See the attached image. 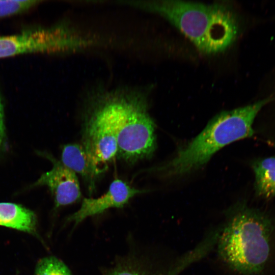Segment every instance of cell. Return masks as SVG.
I'll use <instances>...</instances> for the list:
<instances>
[{"label":"cell","mask_w":275,"mask_h":275,"mask_svg":"<svg viewBox=\"0 0 275 275\" xmlns=\"http://www.w3.org/2000/svg\"><path fill=\"white\" fill-rule=\"evenodd\" d=\"M127 3L163 17L205 54H214L225 50L233 43L237 36L235 16L224 4H205L180 0Z\"/></svg>","instance_id":"obj_1"},{"label":"cell","mask_w":275,"mask_h":275,"mask_svg":"<svg viewBox=\"0 0 275 275\" xmlns=\"http://www.w3.org/2000/svg\"><path fill=\"white\" fill-rule=\"evenodd\" d=\"M272 100L269 97L216 115L198 136L179 150L172 159L156 168L155 172L166 177L189 173L206 164L224 146L252 136L256 116Z\"/></svg>","instance_id":"obj_2"},{"label":"cell","mask_w":275,"mask_h":275,"mask_svg":"<svg viewBox=\"0 0 275 275\" xmlns=\"http://www.w3.org/2000/svg\"><path fill=\"white\" fill-rule=\"evenodd\" d=\"M270 228L260 212L244 207L232 210L219 230L215 245L220 259L240 274L259 273L269 256Z\"/></svg>","instance_id":"obj_3"},{"label":"cell","mask_w":275,"mask_h":275,"mask_svg":"<svg viewBox=\"0 0 275 275\" xmlns=\"http://www.w3.org/2000/svg\"><path fill=\"white\" fill-rule=\"evenodd\" d=\"M117 120V156L127 163L151 158L156 148L155 124L147 97L134 89L113 91Z\"/></svg>","instance_id":"obj_4"},{"label":"cell","mask_w":275,"mask_h":275,"mask_svg":"<svg viewBox=\"0 0 275 275\" xmlns=\"http://www.w3.org/2000/svg\"><path fill=\"white\" fill-rule=\"evenodd\" d=\"M117 129L113 91L101 90L90 95L83 113L81 145L102 172L117 156Z\"/></svg>","instance_id":"obj_5"},{"label":"cell","mask_w":275,"mask_h":275,"mask_svg":"<svg viewBox=\"0 0 275 275\" xmlns=\"http://www.w3.org/2000/svg\"><path fill=\"white\" fill-rule=\"evenodd\" d=\"M66 26L0 36V58L23 53L74 50L93 44Z\"/></svg>","instance_id":"obj_6"},{"label":"cell","mask_w":275,"mask_h":275,"mask_svg":"<svg viewBox=\"0 0 275 275\" xmlns=\"http://www.w3.org/2000/svg\"><path fill=\"white\" fill-rule=\"evenodd\" d=\"M145 190L136 189L126 182L116 179L109 185L106 192L96 198H84L79 208L70 215L67 221L76 226L89 216L103 213L111 208H122L136 195Z\"/></svg>","instance_id":"obj_7"},{"label":"cell","mask_w":275,"mask_h":275,"mask_svg":"<svg viewBox=\"0 0 275 275\" xmlns=\"http://www.w3.org/2000/svg\"><path fill=\"white\" fill-rule=\"evenodd\" d=\"M53 166L43 174L36 185L48 187L54 198L56 208L67 206L79 201L81 194L76 174L61 161L50 157Z\"/></svg>","instance_id":"obj_8"},{"label":"cell","mask_w":275,"mask_h":275,"mask_svg":"<svg viewBox=\"0 0 275 275\" xmlns=\"http://www.w3.org/2000/svg\"><path fill=\"white\" fill-rule=\"evenodd\" d=\"M205 255L204 248L198 245L185 254L168 270L159 273L153 272L138 261L132 259H126L117 263L106 275H179L189 265Z\"/></svg>","instance_id":"obj_9"},{"label":"cell","mask_w":275,"mask_h":275,"mask_svg":"<svg viewBox=\"0 0 275 275\" xmlns=\"http://www.w3.org/2000/svg\"><path fill=\"white\" fill-rule=\"evenodd\" d=\"M61 161L82 177L90 193L94 191L97 178L103 172L93 163L81 144L71 143L63 145Z\"/></svg>","instance_id":"obj_10"},{"label":"cell","mask_w":275,"mask_h":275,"mask_svg":"<svg viewBox=\"0 0 275 275\" xmlns=\"http://www.w3.org/2000/svg\"><path fill=\"white\" fill-rule=\"evenodd\" d=\"M0 226L35 233L36 217L34 213L21 205L0 203Z\"/></svg>","instance_id":"obj_11"},{"label":"cell","mask_w":275,"mask_h":275,"mask_svg":"<svg viewBox=\"0 0 275 275\" xmlns=\"http://www.w3.org/2000/svg\"><path fill=\"white\" fill-rule=\"evenodd\" d=\"M253 169L258 195L265 198L275 195V157L255 162Z\"/></svg>","instance_id":"obj_12"},{"label":"cell","mask_w":275,"mask_h":275,"mask_svg":"<svg viewBox=\"0 0 275 275\" xmlns=\"http://www.w3.org/2000/svg\"><path fill=\"white\" fill-rule=\"evenodd\" d=\"M34 275H72L68 266L53 256L43 258L38 262Z\"/></svg>","instance_id":"obj_13"},{"label":"cell","mask_w":275,"mask_h":275,"mask_svg":"<svg viewBox=\"0 0 275 275\" xmlns=\"http://www.w3.org/2000/svg\"><path fill=\"white\" fill-rule=\"evenodd\" d=\"M38 2L39 1L34 0L0 1V18L27 11Z\"/></svg>","instance_id":"obj_14"},{"label":"cell","mask_w":275,"mask_h":275,"mask_svg":"<svg viewBox=\"0 0 275 275\" xmlns=\"http://www.w3.org/2000/svg\"><path fill=\"white\" fill-rule=\"evenodd\" d=\"M5 131L3 107L0 97V148L4 143L5 138Z\"/></svg>","instance_id":"obj_15"}]
</instances>
